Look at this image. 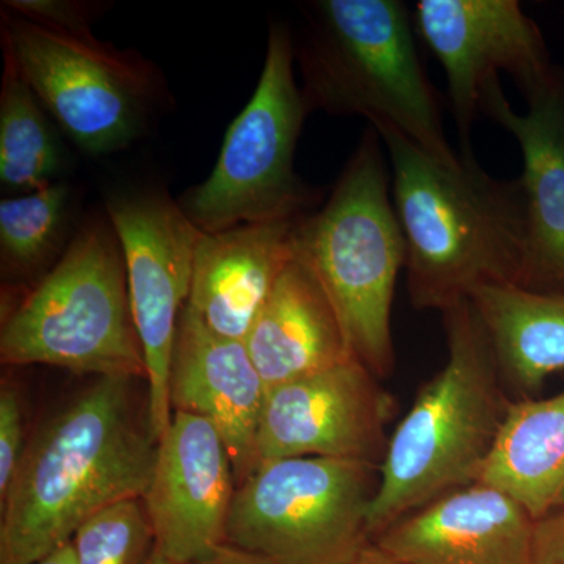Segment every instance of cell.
Instances as JSON below:
<instances>
[{"label":"cell","mask_w":564,"mask_h":564,"mask_svg":"<svg viewBox=\"0 0 564 564\" xmlns=\"http://www.w3.org/2000/svg\"><path fill=\"white\" fill-rule=\"evenodd\" d=\"M377 132L391 165L415 310L443 314L485 285H521L527 254L521 180L491 176L473 151L448 165L393 129Z\"/></svg>","instance_id":"7a4b0ae2"},{"label":"cell","mask_w":564,"mask_h":564,"mask_svg":"<svg viewBox=\"0 0 564 564\" xmlns=\"http://www.w3.org/2000/svg\"><path fill=\"white\" fill-rule=\"evenodd\" d=\"M3 57L79 150L109 155L131 147L169 104L154 62L95 36L54 31L2 9Z\"/></svg>","instance_id":"ba28073f"},{"label":"cell","mask_w":564,"mask_h":564,"mask_svg":"<svg viewBox=\"0 0 564 564\" xmlns=\"http://www.w3.org/2000/svg\"><path fill=\"white\" fill-rule=\"evenodd\" d=\"M533 564H564V510L536 522Z\"/></svg>","instance_id":"484cf974"},{"label":"cell","mask_w":564,"mask_h":564,"mask_svg":"<svg viewBox=\"0 0 564 564\" xmlns=\"http://www.w3.org/2000/svg\"><path fill=\"white\" fill-rule=\"evenodd\" d=\"M196 564H273L262 556L250 554L242 549L234 547V545H221L214 554L204 558L203 562Z\"/></svg>","instance_id":"4316f807"},{"label":"cell","mask_w":564,"mask_h":564,"mask_svg":"<svg viewBox=\"0 0 564 564\" xmlns=\"http://www.w3.org/2000/svg\"><path fill=\"white\" fill-rule=\"evenodd\" d=\"M267 388L247 345L210 332L185 304L170 366L173 411L207 419L221 434L240 486L259 466L258 433Z\"/></svg>","instance_id":"5bb4252c"},{"label":"cell","mask_w":564,"mask_h":564,"mask_svg":"<svg viewBox=\"0 0 564 564\" xmlns=\"http://www.w3.org/2000/svg\"><path fill=\"white\" fill-rule=\"evenodd\" d=\"M77 564H150L155 540L143 499L122 500L74 534Z\"/></svg>","instance_id":"603a6c76"},{"label":"cell","mask_w":564,"mask_h":564,"mask_svg":"<svg viewBox=\"0 0 564 564\" xmlns=\"http://www.w3.org/2000/svg\"><path fill=\"white\" fill-rule=\"evenodd\" d=\"M414 25L443 66L463 151H470L481 98L500 73L510 74L524 96L560 79L536 22L516 0H421Z\"/></svg>","instance_id":"8fae6325"},{"label":"cell","mask_w":564,"mask_h":564,"mask_svg":"<svg viewBox=\"0 0 564 564\" xmlns=\"http://www.w3.org/2000/svg\"><path fill=\"white\" fill-rule=\"evenodd\" d=\"M150 564H177V563L170 562L169 558H165V556H163L161 554V552L155 551V547H154V552H152Z\"/></svg>","instance_id":"f546056e"},{"label":"cell","mask_w":564,"mask_h":564,"mask_svg":"<svg viewBox=\"0 0 564 564\" xmlns=\"http://www.w3.org/2000/svg\"><path fill=\"white\" fill-rule=\"evenodd\" d=\"M391 191L383 140L370 126L326 203L293 229L295 254L328 293L352 356L380 380L395 367L392 304L406 263Z\"/></svg>","instance_id":"5b68a950"},{"label":"cell","mask_w":564,"mask_h":564,"mask_svg":"<svg viewBox=\"0 0 564 564\" xmlns=\"http://www.w3.org/2000/svg\"><path fill=\"white\" fill-rule=\"evenodd\" d=\"M0 359L147 381L124 254L109 218L85 221L57 265L9 311Z\"/></svg>","instance_id":"8992f818"},{"label":"cell","mask_w":564,"mask_h":564,"mask_svg":"<svg viewBox=\"0 0 564 564\" xmlns=\"http://www.w3.org/2000/svg\"><path fill=\"white\" fill-rule=\"evenodd\" d=\"M380 466L333 458L259 464L237 486L226 544L273 564H350L372 540Z\"/></svg>","instance_id":"9c48e42d"},{"label":"cell","mask_w":564,"mask_h":564,"mask_svg":"<svg viewBox=\"0 0 564 564\" xmlns=\"http://www.w3.org/2000/svg\"><path fill=\"white\" fill-rule=\"evenodd\" d=\"M47 111L3 57L0 88V184L21 195L54 184L62 169V151Z\"/></svg>","instance_id":"44dd1931"},{"label":"cell","mask_w":564,"mask_h":564,"mask_svg":"<svg viewBox=\"0 0 564 564\" xmlns=\"http://www.w3.org/2000/svg\"><path fill=\"white\" fill-rule=\"evenodd\" d=\"M33 564H77L74 545L73 543L62 545L57 551L51 552L50 555L44 556L40 562Z\"/></svg>","instance_id":"f1b7e54d"},{"label":"cell","mask_w":564,"mask_h":564,"mask_svg":"<svg viewBox=\"0 0 564 564\" xmlns=\"http://www.w3.org/2000/svg\"><path fill=\"white\" fill-rule=\"evenodd\" d=\"M73 192L57 181L41 191L11 195L0 202V263L17 280L44 276L68 250Z\"/></svg>","instance_id":"7402d4cb"},{"label":"cell","mask_w":564,"mask_h":564,"mask_svg":"<svg viewBox=\"0 0 564 564\" xmlns=\"http://www.w3.org/2000/svg\"><path fill=\"white\" fill-rule=\"evenodd\" d=\"M237 484L221 434L202 415L173 411L143 496L155 551L196 564L226 544Z\"/></svg>","instance_id":"4fadbf2b"},{"label":"cell","mask_w":564,"mask_h":564,"mask_svg":"<svg viewBox=\"0 0 564 564\" xmlns=\"http://www.w3.org/2000/svg\"><path fill=\"white\" fill-rule=\"evenodd\" d=\"M516 111L499 79L488 85L480 110L511 133L521 150L527 254L522 288L564 292V87L562 80L525 96Z\"/></svg>","instance_id":"2e32d148"},{"label":"cell","mask_w":564,"mask_h":564,"mask_svg":"<svg viewBox=\"0 0 564 564\" xmlns=\"http://www.w3.org/2000/svg\"><path fill=\"white\" fill-rule=\"evenodd\" d=\"M267 391L356 359L313 269L293 256L245 339Z\"/></svg>","instance_id":"ac0fdd59"},{"label":"cell","mask_w":564,"mask_h":564,"mask_svg":"<svg viewBox=\"0 0 564 564\" xmlns=\"http://www.w3.org/2000/svg\"><path fill=\"white\" fill-rule=\"evenodd\" d=\"M478 481L513 497L536 522L564 510V389L511 402Z\"/></svg>","instance_id":"d6986e66"},{"label":"cell","mask_w":564,"mask_h":564,"mask_svg":"<svg viewBox=\"0 0 564 564\" xmlns=\"http://www.w3.org/2000/svg\"><path fill=\"white\" fill-rule=\"evenodd\" d=\"M106 209L124 254L129 300L147 361L148 415L161 440L172 423L170 366L204 232L159 188L111 196Z\"/></svg>","instance_id":"30bf717a"},{"label":"cell","mask_w":564,"mask_h":564,"mask_svg":"<svg viewBox=\"0 0 564 564\" xmlns=\"http://www.w3.org/2000/svg\"><path fill=\"white\" fill-rule=\"evenodd\" d=\"M350 564H404L400 560L393 558L383 549L378 547L377 544L370 543L366 549L356 556Z\"/></svg>","instance_id":"83f0119b"},{"label":"cell","mask_w":564,"mask_h":564,"mask_svg":"<svg viewBox=\"0 0 564 564\" xmlns=\"http://www.w3.org/2000/svg\"><path fill=\"white\" fill-rule=\"evenodd\" d=\"M508 391H540L564 370V292L485 285L470 296Z\"/></svg>","instance_id":"ffe728a7"},{"label":"cell","mask_w":564,"mask_h":564,"mask_svg":"<svg viewBox=\"0 0 564 564\" xmlns=\"http://www.w3.org/2000/svg\"><path fill=\"white\" fill-rule=\"evenodd\" d=\"M443 318L447 361L389 436L367 518L372 543L404 516L478 481L513 402L470 300Z\"/></svg>","instance_id":"3957f363"},{"label":"cell","mask_w":564,"mask_h":564,"mask_svg":"<svg viewBox=\"0 0 564 564\" xmlns=\"http://www.w3.org/2000/svg\"><path fill=\"white\" fill-rule=\"evenodd\" d=\"M133 378H96L25 444L0 500V564H33L70 543L93 516L143 499L158 458Z\"/></svg>","instance_id":"6da1fadb"},{"label":"cell","mask_w":564,"mask_h":564,"mask_svg":"<svg viewBox=\"0 0 564 564\" xmlns=\"http://www.w3.org/2000/svg\"><path fill=\"white\" fill-rule=\"evenodd\" d=\"M2 9L54 31L76 36H95L93 22L102 17L107 3L85 0H7Z\"/></svg>","instance_id":"cb8c5ba5"},{"label":"cell","mask_w":564,"mask_h":564,"mask_svg":"<svg viewBox=\"0 0 564 564\" xmlns=\"http://www.w3.org/2000/svg\"><path fill=\"white\" fill-rule=\"evenodd\" d=\"M303 11L302 36L293 47L310 111L359 115L375 129L402 133L437 161L459 162L403 2L315 0Z\"/></svg>","instance_id":"277c9868"},{"label":"cell","mask_w":564,"mask_h":564,"mask_svg":"<svg viewBox=\"0 0 564 564\" xmlns=\"http://www.w3.org/2000/svg\"><path fill=\"white\" fill-rule=\"evenodd\" d=\"M534 529L513 497L475 481L404 516L373 544L404 564H533Z\"/></svg>","instance_id":"9a60e30c"},{"label":"cell","mask_w":564,"mask_h":564,"mask_svg":"<svg viewBox=\"0 0 564 564\" xmlns=\"http://www.w3.org/2000/svg\"><path fill=\"white\" fill-rule=\"evenodd\" d=\"M310 113L295 79L292 33L273 22L250 102L229 126L209 177L177 202L199 231L293 221L313 214L321 193L295 170L296 147Z\"/></svg>","instance_id":"52a82bcc"},{"label":"cell","mask_w":564,"mask_h":564,"mask_svg":"<svg viewBox=\"0 0 564 564\" xmlns=\"http://www.w3.org/2000/svg\"><path fill=\"white\" fill-rule=\"evenodd\" d=\"M296 221L248 223L203 234L187 306L210 332L245 343L295 256Z\"/></svg>","instance_id":"e0dca14e"},{"label":"cell","mask_w":564,"mask_h":564,"mask_svg":"<svg viewBox=\"0 0 564 564\" xmlns=\"http://www.w3.org/2000/svg\"><path fill=\"white\" fill-rule=\"evenodd\" d=\"M24 451L20 397L11 386L3 384L0 391V500L9 492Z\"/></svg>","instance_id":"d4e9b609"},{"label":"cell","mask_w":564,"mask_h":564,"mask_svg":"<svg viewBox=\"0 0 564 564\" xmlns=\"http://www.w3.org/2000/svg\"><path fill=\"white\" fill-rule=\"evenodd\" d=\"M380 381L358 359H350L267 391L259 464L313 456L380 466L395 408Z\"/></svg>","instance_id":"7c38bea8"}]
</instances>
